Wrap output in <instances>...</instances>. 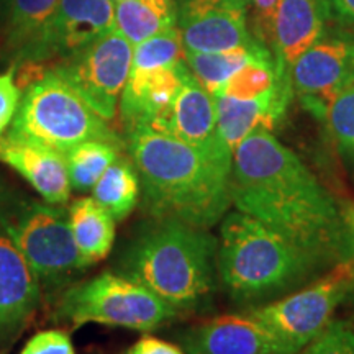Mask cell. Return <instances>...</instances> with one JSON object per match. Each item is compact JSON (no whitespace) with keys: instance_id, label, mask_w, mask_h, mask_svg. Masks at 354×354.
<instances>
[{"instance_id":"obj_14","label":"cell","mask_w":354,"mask_h":354,"mask_svg":"<svg viewBox=\"0 0 354 354\" xmlns=\"http://www.w3.org/2000/svg\"><path fill=\"white\" fill-rule=\"evenodd\" d=\"M292 94L290 77L279 76L276 86L256 99L240 100L221 94L214 95L218 133L230 151L233 153L251 133L272 131L284 118Z\"/></svg>"},{"instance_id":"obj_16","label":"cell","mask_w":354,"mask_h":354,"mask_svg":"<svg viewBox=\"0 0 354 354\" xmlns=\"http://www.w3.org/2000/svg\"><path fill=\"white\" fill-rule=\"evenodd\" d=\"M0 161L19 172L46 202L64 205L69 201L71 184L64 153L6 135L0 138Z\"/></svg>"},{"instance_id":"obj_17","label":"cell","mask_w":354,"mask_h":354,"mask_svg":"<svg viewBox=\"0 0 354 354\" xmlns=\"http://www.w3.org/2000/svg\"><path fill=\"white\" fill-rule=\"evenodd\" d=\"M190 74L187 63L156 69H131L120 97V113L127 131L149 127L171 107Z\"/></svg>"},{"instance_id":"obj_38","label":"cell","mask_w":354,"mask_h":354,"mask_svg":"<svg viewBox=\"0 0 354 354\" xmlns=\"http://www.w3.org/2000/svg\"><path fill=\"white\" fill-rule=\"evenodd\" d=\"M113 2H120V0H113Z\"/></svg>"},{"instance_id":"obj_33","label":"cell","mask_w":354,"mask_h":354,"mask_svg":"<svg viewBox=\"0 0 354 354\" xmlns=\"http://www.w3.org/2000/svg\"><path fill=\"white\" fill-rule=\"evenodd\" d=\"M128 354H185V353L180 348H177L176 344L162 342V339L154 338V336H143L140 342H136V344L130 349V353Z\"/></svg>"},{"instance_id":"obj_31","label":"cell","mask_w":354,"mask_h":354,"mask_svg":"<svg viewBox=\"0 0 354 354\" xmlns=\"http://www.w3.org/2000/svg\"><path fill=\"white\" fill-rule=\"evenodd\" d=\"M21 94L20 87L15 82L13 69L6 74H0V138L15 117L19 109Z\"/></svg>"},{"instance_id":"obj_6","label":"cell","mask_w":354,"mask_h":354,"mask_svg":"<svg viewBox=\"0 0 354 354\" xmlns=\"http://www.w3.org/2000/svg\"><path fill=\"white\" fill-rule=\"evenodd\" d=\"M7 135L68 153L88 140L122 143L99 113L53 71L26 87Z\"/></svg>"},{"instance_id":"obj_4","label":"cell","mask_w":354,"mask_h":354,"mask_svg":"<svg viewBox=\"0 0 354 354\" xmlns=\"http://www.w3.org/2000/svg\"><path fill=\"white\" fill-rule=\"evenodd\" d=\"M318 263L304 248L243 212L221 221L216 268L234 297L263 299L290 289Z\"/></svg>"},{"instance_id":"obj_35","label":"cell","mask_w":354,"mask_h":354,"mask_svg":"<svg viewBox=\"0 0 354 354\" xmlns=\"http://www.w3.org/2000/svg\"><path fill=\"white\" fill-rule=\"evenodd\" d=\"M344 221H346V232H348V246L354 245V209L348 214H344Z\"/></svg>"},{"instance_id":"obj_25","label":"cell","mask_w":354,"mask_h":354,"mask_svg":"<svg viewBox=\"0 0 354 354\" xmlns=\"http://www.w3.org/2000/svg\"><path fill=\"white\" fill-rule=\"evenodd\" d=\"M123 143L107 140H88L64 153L68 162L71 190L91 192L109 166L120 156Z\"/></svg>"},{"instance_id":"obj_7","label":"cell","mask_w":354,"mask_h":354,"mask_svg":"<svg viewBox=\"0 0 354 354\" xmlns=\"http://www.w3.org/2000/svg\"><path fill=\"white\" fill-rule=\"evenodd\" d=\"M179 315L154 292L123 274L102 272L69 287L57 304V318L74 328L86 323L151 331Z\"/></svg>"},{"instance_id":"obj_19","label":"cell","mask_w":354,"mask_h":354,"mask_svg":"<svg viewBox=\"0 0 354 354\" xmlns=\"http://www.w3.org/2000/svg\"><path fill=\"white\" fill-rule=\"evenodd\" d=\"M39 279L0 230V336L17 333L39 304Z\"/></svg>"},{"instance_id":"obj_11","label":"cell","mask_w":354,"mask_h":354,"mask_svg":"<svg viewBox=\"0 0 354 354\" xmlns=\"http://www.w3.org/2000/svg\"><path fill=\"white\" fill-rule=\"evenodd\" d=\"M248 7L250 0H185L177 10L184 50L220 53L259 43L248 28Z\"/></svg>"},{"instance_id":"obj_13","label":"cell","mask_w":354,"mask_h":354,"mask_svg":"<svg viewBox=\"0 0 354 354\" xmlns=\"http://www.w3.org/2000/svg\"><path fill=\"white\" fill-rule=\"evenodd\" d=\"M187 354H297L250 313L221 315L183 336Z\"/></svg>"},{"instance_id":"obj_21","label":"cell","mask_w":354,"mask_h":354,"mask_svg":"<svg viewBox=\"0 0 354 354\" xmlns=\"http://www.w3.org/2000/svg\"><path fill=\"white\" fill-rule=\"evenodd\" d=\"M69 225L79 254L87 266L107 258L115 241V218L94 197H82L71 205Z\"/></svg>"},{"instance_id":"obj_28","label":"cell","mask_w":354,"mask_h":354,"mask_svg":"<svg viewBox=\"0 0 354 354\" xmlns=\"http://www.w3.org/2000/svg\"><path fill=\"white\" fill-rule=\"evenodd\" d=\"M323 122L339 151L354 161V81L330 102Z\"/></svg>"},{"instance_id":"obj_20","label":"cell","mask_w":354,"mask_h":354,"mask_svg":"<svg viewBox=\"0 0 354 354\" xmlns=\"http://www.w3.org/2000/svg\"><path fill=\"white\" fill-rule=\"evenodd\" d=\"M61 0H8L6 48L17 63L44 59L51 20Z\"/></svg>"},{"instance_id":"obj_1","label":"cell","mask_w":354,"mask_h":354,"mask_svg":"<svg viewBox=\"0 0 354 354\" xmlns=\"http://www.w3.org/2000/svg\"><path fill=\"white\" fill-rule=\"evenodd\" d=\"M232 203L320 261L348 248L346 221L333 197L268 130L251 133L233 151Z\"/></svg>"},{"instance_id":"obj_12","label":"cell","mask_w":354,"mask_h":354,"mask_svg":"<svg viewBox=\"0 0 354 354\" xmlns=\"http://www.w3.org/2000/svg\"><path fill=\"white\" fill-rule=\"evenodd\" d=\"M148 128L215 156L233 159V153L218 133L214 95L198 84L192 73L185 77L171 107Z\"/></svg>"},{"instance_id":"obj_27","label":"cell","mask_w":354,"mask_h":354,"mask_svg":"<svg viewBox=\"0 0 354 354\" xmlns=\"http://www.w3.org/2000/svg\"><path fill=\"white\" fill-rule=\"evenodd\" d=\"M277 79L279 74L274 57L256 59L243 66L240 71H236L216 94L240 100L256 99V97L264 95L266 92L271 91L276 86Z\"/></svg>"},{"instance_id":"obj_10","label":"cell","mask_w":354,"mask_h":354,"mask_svg":"<svg viewBox=\"0 0 354 354\" xmlns=\"http://www.w3.org/2000/svg\"><path fill=\"white\" fill-rule=\"evenodd\" d=\"M354 81V33L326 30L290 68L292 91L323 120L330 102Z\"/></svg>"},{"instance_id":"obj_24","label":"cell","mask_w":354,"mask_h":354,"mask_svg":"<svg viewBox=\"0 0 354 354\" xmlns=\"http://www.w3.org/2000/svg\"><path fill=\"white\" fill-rule=\"evenodd\" d=\"M140 177L131 158L118 156L92 189V197L115 221L127 218L140 201Z\"/></svg>"},{"instance_id":"obj_32","label":"cell","mask_w":354,"mask_h":354,"mask_svg":"<svg viewBox=\"0 0 354 354\" xmlns=\"http://www.w3.org/2000/svg\"><path fill=\"white\" fill-rule=\"evenodd\" d=\"M279 2L281 0H251L254 7V24L258 39L268 48L269 44H272L274 17H276Z\"/></svg>"},{"instance_id":"obj_8","label":"cell","mask_w":354,"mask_h":354,"mask_svg":"<svg viewBox=\"0 0 354 354\" xmlns=\"http://www.w3.org/2000/svg\"><path fill=\"white\" fill-rule=\"evenodd\" d=\"M351 263L344 258L320 281L277 302L253 308L250 315L263 322L294 353H299L331 323L335 310L349 297Z\"/></svg>"},{"instance_id":"obj_30","label":"cell","mask_w":354,"mask_h":354,"mask_svg":"<svg viewBox=\"0 0 354 354\" xmlns=\"http://www.w3.org/2000/svg\"><path fill=\"white\" fill-rule=\"evenodd\" d=\"M20 354H76V351L64 331L48 330L28 339Z\"/></svg>"},{"instance_id":"obj_36","label":"cell","mask_w":354,"mask_h":354,"mask_svg":"<svg viewBox=\"0 0 354 354\" xmlns=\"http://www.w3.org/2000/svg\"><path fill=\"white\" fill-rule=\"evenodd\" d=\"M348 256L346 258L349 259V263H351V271H353V282H351V290H349V297L354 302V245H349L348 246Z\"/></svg>"},{"instance_id":"obj_18","label":"cell","mask_w":354,"mask_h":354,"mask_svg":"<svg viewBox=\"0 0 354 354\" xmlns=\"http://www.w3.org/2000/svg\"><path fill=\"white\" fill-rule=\"evenodd\" d=\"M113 28V0H61L48 30L44 59L73 55Z\"/></svg>"},{"instance_id":"obj_26","label":"cell","mask_w":354,"mask_h":354,"mask_svg":"<svg viewBox=\"0 0 354 354\" xmlns=\"http://www.w3.org/2000/svg\"><path fill=\"white\" fill-rule=\"evenodd\" d=\"M185 61V50L177 25L162 30L133 46L131 69H156Z\"/></svg>"},{"instance_id":"obj_3","label":"cell","mask_w":354,"mask_h":354,"mask_svg":"<svg viewBox=\"0 0 354 354\" xmlns=\"http://www.w3.org/2000/svg\"><path fill=\"white\" fill-rule=\"evenodd\" d=\"M218 243L205 228L156 220L130 243L120 269L172 308H196L215 289Z\"/></svg>"},{"instance_id":"obj_2","label":"cell","mask_w":354,"mask_h":354,"mask_svg":"<svg viewBox=\"0 0 354 354\" xmlns=\"http://www.w3.org/2000/svg\"><path fill=\"white\" fill-rule=\"evenodd\" d=\"M127 133L149 215L205 230L223 218L232 203L233 159L215 156L148 127Z\"/></svg>"},{"instance_id":"obj_37","label":"cell","mask_w":354,"mask_h":354,"mask_svg":"<svg viewBox=\"0 0 354 354\" xmlns=\"http://www.w3.org/2000/svg\"><path fill=\"white\" fill-rule=\"evenodd\" d=\"M8 0H0V20L6 21V13H7Z\"/></svg>"},{"instance_id":"obj_23","label":"cell","mask_w":354,"mask_h":354,"mask_svg":"<svg viewBox=\"0 0 354 354\" xmlns=\"http://www.w3.org/2000/svg\"><path fill=\"white\" fill-rule=\"evenodd\" d=\"M274 55L264 43H256L238 50L220 53H194L185 51V63L198 84L215 95L225 82L243 66L256 59H269Z\"/></svg>"},{"instance_id":"obj_29","label":"cell","mask_w":354,"mask_h":354,"mask_svg":"<svg viewBox=\"0 0 354 354\" xmlns=\"http://www.w3.org/2000/svg\"><path fill=\"white\" fill-rule=\"evenodd\" d=\"M297 354H354V326L348 322H331Z\"/></svg>"},{"instance_id":"obj_9","label":"cell","mask_w":354,"mask_h":354,"mask_svg":"<svg viewBox=\"0 0 354 354\" xmlns=\"http://www.w3.org/2000/svg\"><path fill=\"white\" fill-rule=\"evenodd\" d=\"M133 46L117 30L95 38L53 69L104 120H113L131 73Z\"/></svg>"},{"instance_id":"obj_5","label":"cell","mask_w":354,"mask_h":354,"mask_svg":"<svg viewBox=\"0 0 354 354\" xmlns=\"http://www.w3.org/2000/svg\"><path fill=\"white\" fill-rule=\"evenodd\" d=\"M0 230L48 287L63 284L88 268L74 243L69 210L39 202L3 183H0Z\"/></svg>"},{"instance_id":"obj_34","label":"cell","mask_w":354,"mask_h":354,"mask_svg":"<svg viewBox=\"0 0 354 354\" xmlns=\"http://www.w3.org/2000/svg\"><path fill=\"white\" fill-rule=\"evenodd\" d=\"M331 12L342 25L354 32V0H330Z\"/></svg>"},{"instance_id":"obj_15","label":"cell","mask_w":354,"mask_h":354,"mask_svg":"<svg viewBox=\"0 0 354 354\" xmlns=\"http://www.w3.org/2000/svg\"><path fill=\"white\" fill-rule=\"evenodd\" d=\"M331 15L330 0H281L272 30V55L281 77L322 37Z\"/></svg>"},{"instance_id":"obj_22","label":"cell","mask_w":354,"mask_h":354,"mask_svg":"<svg viewBox=\"0 0 354 354\" xmlns=\"http://www.w3.org/2000/svg\"><path fill=\"white\" fill-rule=\"evenodd\" d=\"M177 25L172 0H120L115 2V30L131 46Z\"/></svg>"}]
</instances>
